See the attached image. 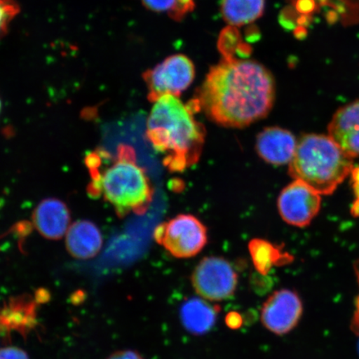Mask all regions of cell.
Segmentation results:
<instances>
[{
    "mask_svg": "<svg viewBox=\"0 0 359 359\" xmlns=\"http://www.w3.org/2000/svg\"><path fill=\"white\" fill-rule=\"evenodd\" d=\"M218 47L223 57H234L236 53L241 58L246 57V53L251 52L250 47L241 41V35L233 26L222 31L219 35Z\"/></svg>",
    "mask_w": 359,
    "mask_h": 359,
    "instance_id": "cell-18",
    "label": "cell"
},
{
    "mask_svg": "<svg viewBox=\"0 0 359 359\" xmlns=\"http://www.w3.org/2000/svg\"><path fill=\"white\" fill-rule=\"evenodd\" d=\"M66 246L76 259H89L96 257L102 246L100 228L86 219L74 222L67 232Z\"/></svg>",
    "mask_w": 359,
    "mask_h": 359,
    "instance_id": "cell-14",
    "label": "cell"
},
{
    "mask_svg": "<svg viewBox=\"0 0 359 359\" xmlns=\"http://www.w3.org/2000/svg\"><path fill=\"white\" fill-rule=\"evenodd\" d=\"M154 239L168 253L177 259L196 257L208 244V236L204 224L192 215H179L159 224Z\"/></svg>",
    "mask_w": 359,
    "mask_h": 359,
    "instance_id": "cell-5",
    "label": "cell"
},
{
    "mask_svg": "<svg viewBox=\"0 0 359 359\" xmlns=\"http://www.w3.org/2000/svg\"><path fill=\"white\" fill-rule=\"evenodd\" d=\"M20 13L15 0H0V39L7 33L8 26Z\"/></svg>",
    "mask_w": 359,
    "mask_h": 359,
    "instance_id": "cell-20",
    "label": "cell"
},
{
    "mask_svg": "<svg viewBox=\"0 0 359 359\" xmlns=\"http://www.w3.org/2000/svg\"><path fill=\"white\" fill-rule=\"evenodd\" d=\"M43 293L15 296L0 305V339H11L12 334L27 338L38 326L37 307Z\"/></svg>",
    "mask_w": 359,
    "mask_h": 359,
    "instance_id": "cell-10",
    "label": "cell"
},
{
    "mask_svg": "<svg viewBox=\"0 0 359 359\" xmlns=\"http://www.w3.org/2000/svg\"><path fill=\"white\" fill-rule=\"evenodd\" d=\"M0 111H1V101H0Z\"/></svg>",
    "mask_w": 359,
    "mask_h": 359,
    "instance_id": "cell-26",
    "label": "cell"
},
{
    "mask_svg": "<svg viewBox=\"0 0 359 359\" xmlns=\"http://www.w3.org/2000/svg\"><path fill=\"white\" fill-rule=\"evenodd\" d=\"M33 219L40 234L49 240L61 239L71 226L69 209L64 202L55 198L40 202L34 210Z\"/></svg>",
    "mask_w": 359,
    "mask_h": 359,
    "instance_id": "cell-13",
    "label": "cell"
},
{
    "mask_svg": "<svg viewBox=\"0 0 359 359\" xmlns=\"http://www.w3.org/2000/svg\"><path fill=\"white\" fill-rule=\"evenodd\" d=\"M327 135L345 154L353 159L359 158V100L335 111Z\"/></svg>",
    "mask_w": 359,
    "mask_h": 359,
    "instance_id": "cell-11",
    "label": "cell"
},
{
    "mask_svg": "<svg viewBox=\"0 0 359 359\" xmlns=\"http://www.w3.org/2000/svg\"><path fill=\"white\" fill-rule=\"evenodd\" d=\"M276 81L259 62L223 57L210 67L188 105L224 128H242L262 120L276 101Z\"/></svg>",
    "mask_w": 359,
    "mask_h": 359,
    "instance_id": "cell-1",
    "label": "cell"
},
{
    "mask_svg": "<svg viewBox=\"0 0 359 359\" xmlns=\"http://www.w3.org/2000/svg\"><path fill=\"white\" fill-rule=\"evenodd\" d=\"M250 253L255 269L266 275L273 266L288 263L291 257L266 241L255 239L249 245Z\"/></svg>",
    "mask_w": 359,
    "mask_h": 359,
    "instance_id": "cell-17",
    "label": "cell"
},
{
    "mask_svg": "<svg viewBox=\"0 0 359 359\" xmlns=\"http://www.w3.org/2000/svg\"><path fill=\"white\" fill-rule=\"evenodd\" d=\"M266 0H222L224 21L233 27L249 25L264 15Z\"/></svg>",
    "mask_w": 359,
    "mask_h": 359,
    "instance_id": "cell-16",
    "label": "cell"
},
{
    "mask_svg": "<svg viewBox=\"0 0 359 359\" xmlns=\"http://www.w3.org/2000/svg\"><path fill=\"white\" fill-rule=\"evenodd\" d=\"M104 152L88 157L93 181L90 192L102 196L121 215L145 213L154 200V191L149 178L137 163L133 148L121 146L114 158Z\"/></svg>",
    "mask_w": 359,
    "mask_h": 359,
    "instance_id": "cell-3",
    "label": "cell"
},
{
    "mask_svg": "<svg viewBox=\"0 0 359 359\" xmlns=\"http://www.w3.org/2000/svg\"><path fill=\"white\" fill-rule=\"evenodd\" d=\"M145 7L156 13H168L173 20L181 21L191 11L180 0H142Z\"/></svg>",
    "mask_w": 359,
    "mask_h": 359,
    "instance_id": "cell-19",
    "label": "cell"
},
{
    "mask_svg": "<svg viewBox=\"0 0 359 359\" xmlns=\"http://www.w3.org/2000/svg\"><path fill=\"white\" fill-rule=\"evenodd\" d=\"M0 359H29L24 349L16 346L0 348Z\"/></svg>",
    "mask_w": 359,
    "mask_h": 359,
    "instance_id": "cell-21",
    "label": "cell"
},
{
    "mask_svg": "<svg viewBox=\"0 0 359 359\" xmlns=\"http://www.w3.org/2000/svg\"><path fill=\"white\" fill-rule=\"evenodd\" d=\"M353 169V158L329 135L306 134L300 138L289 164V173L321 196L333 194Z\"/></svg>",
    "mask_w": 359,
    "mask_h": 359,
    "instance_id": "cell-4",
    "label": "cell"
},
{
    "mask_svg": "<svg viewBox=\"0 0 359 359\" xmlns=\"http://www.w3.org/2000/svg\"><path fill=\"white\" fill-rule=\"evenodd\" d=\"M358 346H359V344H358Z\"/></svg>",
    "mask_w": 359,
    "mask_h": 359,
    "instance_id": "cell-27",
    "label": "cell"
},
{
    "mask_svg": "<svg viewBox=\"0 0 359 359\" xmlns=\"http://www.w3.org/2000/svg\"><path fill=\"white\" fill-rule=\"evenodd\" d=\"M303 314V303L294 290L281 289L273 292L260 309V321L266 329L276 335L290 333L298 325Z\"/></svg>",
    "mask_w": 359,
    "mask_h": 359,
    "instance_id": "cell-9",
    "label": "cell"
},
{
    "mask_svg": "<svg viewBox=\"0 0 359 359\" xmlns=\"http://www.w3.org/2000/svg\"><path fill=\"white\" fill-rule=\"evenodd\" d=\"M219 309L202 298L187 299L180 309V318L187 332L194 335L208 333L217 320Z\"/></svg>",
    "mask_w": 359,
    "mask_h": 359,
    "instance_id": "cell-15",
    "label": "cell"
},
{
    "mask_svg": "<svg viewBox=\"0 0 359 359\" xmlns=\"http://www.w3.org/2000/svg\"><path fill=\"white\" fill-rule=\"evenodd\" d=\"M195 66L186 55L170 56L154 69L143 74L148 89V100L154 102L164 95L181 96L191 86Z\"/></svg>",
    "mask_w": 359,
    "mask_h": 359,
    "instance_id": "cell-7",
    "label": "cell"
},
{
    "mask_svg": "<svg viewBox=\"0 0 359 359\" xmlns=\"http://www.w3.org/2000/svg\"><path fill=\"white\" fill-rule=\"evenodd\" d=\"M191 285L201 298L210 302L231 299L238 286V275L232 264L222 257L202 259L192 272Z\"/></svg>",
    "mask_w": 359,
    "mask_h": 359,
    "instance_id": "cell-6",
    "label": "cell"
},
{
    "mask_svg": "<svg viewBox=\"0 0 359 359\" xmlns=\"http://www.w3.org/2000/svg\"><path fill=\"white\" fill-rule=\"evenodd\" d=\"M353 190L356 196V201L353 204V213L359 215V168H353L351 174Z\"/></svg>",
    "mask_w": 359,
    "mask_h": 359,
    "instance_id": "cell-22",
    "label": "cell"
},
{
    "mask_svg": "<svg viewBox=\"0 0 359 359\" xmlns=\"http://www.w3.org/2000/svg\"><path fill=\"white\" fill-rule=\"evenodd\" d=\"M107 359H144L140 353L134 350H121V351L115 352L107 358Z\"/></svg>",
    "mask_w": 359,
    "mask_h": 359,
    "instance_id": "cell-23",
    "label": "cell"
},
{
    "mask_svg": "<svg viewBox=\"0 0 359 359\" xmlns=\"http://www.w3.org/2000/svg\"><path fill=\"white\" fill-rule=\"evenodd\" d=\"M298 142L288 130L271 127L258 134L255 148L260 158L273 165L290 164Z\"/></svg>",
    "mask_w": 359,
    "mask_h": 359,
    "instance_id": "cell-12",
    "label": "cell"
},
{
    "mask_svg": "<svg viewBox=\"0 0 359 359\" xmlns=\"http://www.w3.org/2000/svg\"><path fill=\"white\" fill-rule=\"evenodd\" d=\"M178 97L164 95L154 102L147 122V138L163 156L170 172H183L198 163L205 141L204 126Z\"/></svg>",
    "mask_w": 359,
    "mask_h": 359,
    "instance_id": "cell-2",
    "label": "cell"
},
{
    "mask_svg": "<svg viewBox=\"0 0 359 359\" xmlns=\"http://www.w3.org/2000/svg\"><path fill=\"white\" fill-rule=\"evenodd\" d=\"M322 196L308 184L294 180L282 190L277 206L283 221L295 227H306L320 212Z\"/></svg>",
    "mask_w": 359,
    "mask_h": 359,
    "instance_id": "cell-8",
    "label": "cell"
},
{
    "mask_svg": "<svg viewBox=\"0 0 359 359\" xmlns=\"http://www.w3.org/2000/svg\"><path fill=\"white\" fill-rule=\"evenodd\" d=\"M241 318L240 314L237 313H229L226 317V324L229 327H231V329H237V327H241Z\"/></svg>",
    "mask_w": 359,
    "mask_h": 359,
    "instance_id": "cell-24",
    "label": "cell"
},
{
    "mask_svg": "<svg viewBox=\"0 0 359 359\" xmlns=\"http://www.w3.org/2000/svg\"><path fill=\"white\" fill-rule=\"evenodd\" d=\"M180 2H181V4H183L184 6H186L187 8H189V10L191 12L195 8L196 4L194 0H180Z\"/></svg>",
    "mask_w": 359,
    "mask_h": 359,
    "instance_id": "cell-25",
    "label": "cell"
}]
</instances>
